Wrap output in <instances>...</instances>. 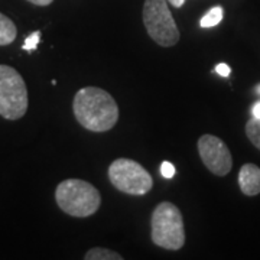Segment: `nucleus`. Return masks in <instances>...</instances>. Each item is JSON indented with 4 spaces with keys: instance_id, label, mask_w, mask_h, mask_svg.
Here are the masks:
<instances>
[{
    "instance_id": "9b49d317",
    "label": "nucleus",
    "mask_w": 260,
    "mask_h": 260,
    "mask_svg": "<svg viewBox=\"0 0 260 260\" xmlns=\"http://www.w3.org/2000/svg\"><path fill=\"white\" fill-rule=\"evenodd\" d=\"M224 12L221 6H215L210 12H207L204 16L201 18V28H213V26H217L221 20H223Z\"/></svg>"
},
{
    "instance_id": "39448f33",
    "label": "nucleus",
    "mask_w": 260,
    "mask_h": 260,
    "mask_svg": "<svg viewBox=\"0 0 260 260\" xmlns=\"http://www.w3.org/2000/svg\"><path fill=\"white\" fill-rule=\"evenodd\" d=\"M143 25L149 37L159 47H174L181 37L175 19L168 8V0H145Z\"/></svg>"
},
{
    "instance_id": "ddd939ff",
    "label": "nucleus",
    "mask_w": 260,
    "mask_h": 260,
    "mask_svg": "<svg viewBox=\"0 0 260 260\" xmlns=\"http://www.w3.org/2000/svg\"><path fill=\"white\" fill-rule=\"evenodd\" d=\"M39 41H41V32L37 30V32H34L32 35H29L26 38V41H25V44H23V49L25 51H34V49H37L38 44H39Z\"/></svg>"
},
{
    "instance_id": "f8f14e48",
    "label": "nucleus",
    "mask_w": 260,
    "mask_h": 260,
    "mask_svg": "<svg viewBox=\"0 0 260 260\" xmlns=\"http://www.w3.org/2000/svg\"><path fill=\"white\" fill-rule=\"evenodd\" d=\"M246 136L260 150V119L251 117L246 123Z\"/></svg>"
},
{
    "instance_id": "dca6fc26",
    "label": "nucleus",
    "mask_w": 260,
    "mask_h": 260,
    "mask_svg": "<svg viewBox=\"0 0 260 260\" xmlns=\"http://www.w3.org/2000/svg\"><path fill=\"white\" fill-rule=\"evenodd\" d=\"M30 2L32 5H37V6H48V5H51L54 0H28Z\"/></svg>"
},
{
    "instance_id": "2eb2a0df",
    "label": "nucleus",
    "mask_w": 260,
    "mask_h": 260,
    "mask_svg": "<svg viewBox=\"0 0 260 260\" xmlns=\"http://www.w3.org/2000/svg\"><path fill=\"white\" fill-rule=\"evenodd\" d=\"M215 71H217V74L221 75V77H229L230 73H232V68L227 64H218L215 67Z\"/></svg>"
},
{
    "instance_id": "7ed1b4c3",
    "label": "nucleus",
    "mask_w": 260,
    "mask_h": 260,
    "mask_svg": "<svg viewBox=\"0 0 260 260\" xmlns=\"http://www.w3.org/2000/svg\"><path fill=\"white\" fill-rule=\"evenodd\" d=\"M150 237L158 247L179 250L185 244L184 217L177 205L164 201L156 205L150 218Z\"/></svg>"
},
{
    "instance_id": "6ab92c4d",
    "label": "nucleus",
    "mask_w": 260,
    "mask_h": 260,
    "mask_svg": "<svg viewBox=\"0 0 260 260\" xmlns=\"http://www.w3.org/2000/svg\"><path fill=\"white\" fill-rule=\"evenodd\" d=\"M256 93L260 94V84H259V85H257V87H256Z\"/></svg>"
},
{
    "instance_id": "20e7f679",
    "label": "nucleus",
    "mask_w": 260,
    "mask_h": 260,
    "mask_svg": "<svg viewBox=\"0 0 260 260\" xmlns=\"http://www.w3.org/2000/svg\"><path fill=\"white\" fill-rule=\"evenodd\" d=\"M28 88L22 75L9 65H0V116L19 120L28 112Z\"/></svg>"
},
{
    "instance_id": "1a4fd4ad",
    "label": "nucleus",
    "mask_w": 260,
    "mask_h": 260,
    "mask_svg": "<svg viewBox=\"0 0 260 260\" xmlns=\"http://www.w3.org/2000/svg\"><path fill=\"white\" fill-rule=\"evenodd\" d=\"M18 37V28L13 20L0 12V47L10 45Z\"/></svg>"
},
{
    "instance_id": "f3484780",
    "label": "nucleus",
    "mask_w": 260,
    "mask_h": 260,
    "mask_svg": "<svg viewBox=\"0 0 260 260\" xmlns=\"http://www.w3.org/2000/svg\"><path fill=\"white\" fill-rule=\"evenodd\" d=\"M253 117H256V119H260V102H257L254 106H253Z\"/></svg>"
},
{
    "instance_id": "4468645a",
    "label": "nucleus",
    "mask_w": 260,
    "mask_h": 260,
    "mask_svg": "<svg viewBox=\"0 0 260 260\" xmlns=\"http://www.w3.org/2000/svg\"><path fill=\"white\" fill-rule=\"evenodd\" d=\"M160 174H162V177L164 178L171 179V178H174V175H175V167H174L171 162L164 160L162 165H160Z\"/></svg>"
},
{
    "instance_id": "423d86ee",
    "label": "nucleus",
    "mask_w": 260,
    "mask_h": 260,
    "mask_svg": "<svg viewBox=\"0 0 260 260\" xmlns=\"http://www.w3.org/2000/svg\"><path fill=\"white\" fill-rule=\"evenodd\" d=\"M109 179L116 189L135 197L148 194L153 188V179L148 171L139 162L127 158L113 160L109 167Z\"/></svg>"
},
{
    "instance_id": "9d476101",
    "label": "nucleus",
    "mask_w": 260,
    "mask_h": 260,
    "mask_svg": "<svg viewBox=\"0 0 260 260\" xmlns=\"http://www.w3.org/2000/svg\"><path fill=\"white\" fill-rule=\"evenodd\" d=\"M85 260H121L123 256L117 251L106 249V247H94L84 254Z\"/></svg>"
},
{
    "instance_id": "f257e3e1",
    "label": "nucleus",
    "mask_w": 260,
    "mask_h": 260,
    "mask_svg": "<svg viewBox=\"0 0 260 260\" xmlns=\"http://www.w3.org/2000/svg\"><path fill=\"white\" fill-rule=\"evenodd\" d=\"M73 110L77 121L91 132H109L119 120V106L112 94L99 87H84L75 93Z\"/></svg>"
},
{
    "instance_id": "a211bd4d",
    "label": "nucleus",
    "mask_w": 260,
    "mask_h": 260,
    "mask_svg": "<svg viewBox=\"0 0 260 260\" xmlns=\"http://www.w3.org/2000/svg\"><path fill=\"white\" fill-rule=\"evenodd\" d=\"M168 2H169L174 8H178V9H179V8H182V6H184V3H185V0H168Z\"/></svg>"
},
{
    "instance_id": "f03ea898",
    "label": "nucleus",
    "mask_w": 260,
    "mask_h": 260,
    "mask_svg": "<svg viewBox=\"0 0 260 260\" xmlns=\"http://www.w3.org/2000/svg\"><path fill=\"white\" fill-rule=\"evenodd\" d=\"M55 201L65 214L85 218L99 211L102 205L100 191L84 179H65L55 189Z\"/></svg>"
},
{
    "instance_id": "6e6552de",
    "label": "nucleus",
    "mask_w": 260,
    "mask_h": 260,
    "mask_svg": "<svg viewBox=\"0 0 260 260\" xmlns=\"http://www.w3.org/2000/svg\"><path fill=\"white\" fill-rule=\"evenodd\" d=\"M239 186L247 197L260 194V168L254 164L243 165L239 172Z\"/></svg>"
},
{
    "instance_id": "0eeeda50",
    "label": "nucleus",
    "mask_w": 260,
    "mask_h": 260,
    "mask_svg": "<svg viewBox=\"0 0 260 260\" xmlns=\"http://www.w3.org/2000/svg\"><path fill=\"white\" fill-rule=\"evenodd\" d=\"M198 153L205 168L217 177H225L233 168L232 152L223 140L213 135L198 139Z\"/></svg>"
}]
</instances>
